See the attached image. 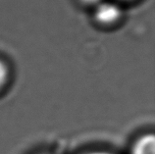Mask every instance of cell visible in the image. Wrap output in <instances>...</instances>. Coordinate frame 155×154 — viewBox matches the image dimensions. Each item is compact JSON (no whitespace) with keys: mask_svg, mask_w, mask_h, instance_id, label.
Masks as SVG:
<instances>
[{"mask_svg":"<svg viewBox=\"0 0 155 154\" xmlns=\"http://www.w3.org/2000/svg\"><path fill=\"white\" fill-rule=\"evenodd\" d=\"M121 17V10L116 4L102 2L97 4L94 11V19L101 25H112Z\"/></svg>","mask_w":155,"mask_h":154,"instance_id":"6da1fadb","label":"cell"},{"mask_svg":"<svg viewBox=\"0 0 155 154\" xmlns=\"http://www.w3.org/2000/svg\"><path fill=\"white\" fill-rule=\"evenodd\" d=\"M130 154H155V136L152 133H143L133 143Z\"/></svg>","mask_w":155,"mask_h":154,"instance_id":"7a4b0ae2","label":"cell"},{"mask_svg":"<svg viewBox=\"0 0 155 154\" xmlns=\"http://www.w3.org/2000/svg\"><path fill=\"white\" fill-rule=\"evenodd\" d=\"M10 72L8 66L2 60H0V91H1L9 80Z\"/></svg>","mask_w":155,"mask_h":154,"instance_id":"3957f363","label":"cell"},{"mask_svg":"<svg viewBox=\"0 0 155 154\" xmlns=\"http://www.w3.org/2000/svg\"><path fill=\"white\" fill-rule=\"evenodd\" d=\"M81 154H114V153L106 151V150H93V151H88V152H84Z\"/></svg>","mask_w":155,"mask_h":154,"instance_id":"277c9868","label":"cell"},{"mask_svg":"<svg viewBox=\"0 0 155 154\" xmlns=\"http://www.w3.org/2000/svg\"><path fill=\"white\" fill-rule=\"evenodd\" d=\"M81 2H83L87 5H92V4H98L101 2V0H80Z\"/></svg>","mask_w":155,"mask_h":154,"instance_id":"5b68a950","label":"cell"},{"mask_svg":"<svg viewBox=\"0 0 155 154\" xmlns=\"http://www.w3.org/2000/svg\"><path fill=\"white\" fill-rule=\"evenodd\" d=\"M41 154H45V153H41Z\"/></svg>","mask_w":155,"mask_h":154,"instance_id":"8992f818","label":"cell"}]
</instances>
